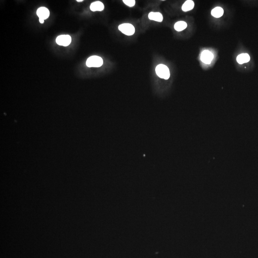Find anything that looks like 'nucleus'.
Here are the masks:
<instances>
[{
	"instance_id": "obj_1",
	"label": "nucleus",
	"mask_w": 258,
	"mask_h": 258,
	"mask_svg": "<svg viewBox=\"0 0 258 258\" xmlns=\"http://www.w3.org/2000/svg\"><path fill=\"white\" fill-rule=\"evenodd\" d=\"M155 72L159 78L165 79H168L170 76L169 69L166 65L160 64L156 67Z\"/></svg>"
},
{
	"instance_id": "obj_2",
	"label": "nucleus",
	"mask_w": 258,
	"mask_h": 258,
	"mask_svg": "<svg viewBox=\"0 0 258 258\" xmlns=\"http://www.w3.org/2000/svg\"><path fill=\"white\" fill-rule=\"evenodd\" d=\"M103 64L102 58L97 55H93L87 59L86 65L89 67H99Z\"/></svg>"
},
{
	"instance_id": "obj_3",
	"label": "nucleus",
	"mask_w": 258,
	"mask_h": 258,
	"mask_svg": "<svg viewBox=\"0 0 258 258\" xmlns=\"http://www.w3.org/2000/svg\"><path fill=\"white\" fill-rule=\"evenodd\" d=\"M119 30L123 34L127 35H132L135 34V28L133 25L130 24H123L119 25Z\"/></svg>"
},
{
	"instance_id": "obj_4",
	"label": "nucleus",
	"mask_w": 258,
	"mask_h": 258,
	"mask_svg": "<svg viewBox=\"0 0 258 258\" xmlns=\"http://www.w3.org/2000/svg\"><path fill=\"white\" fill-rule=\"evenodd\" d=\"M56 42L58 45L67 47L71 43V36L69 35H61L57 37Z\"/></svg>"
},
{
	"instance_id": "obj_5",
	"label": "nucleus",
	"mask_w": 258,
	"mask_h": 258,
	"mask_svg": "<svg viewBox=\"0 0 258 258\" xmlns=\"http://www.w3.org/2000/svg\"><path fill=\"white\" fill-rule=\"evenodd\" d=\"M214 58V55L209 51L205 50L202 53L201 60L206 64H210Z\"/></svg>"
},
{
	"instance_id": "obj_6",
	"label": "nucleus",
	"mask_w": 258,
	"mask_h": 258,
	"mask_svg": "<svg viewBox=\"0 0 258 258\" xmlns=\"http://www.w3.org/2000/svg\"><path fill=\"white\" fill-rule=\"evenodd\" d=\"M36 14L39 18L42 19L46 20L48 18L50 15L49 11L48 9L44 7L39 8L36 11Z\"/></svg>"
},
{
	"instance_id": "obj_7",
	"label": "nucleus",
	"mask_w": 258,
	"mask_h": 258,
	"mask_svg": "<svg viewBox=\"0 0 258 258\" xmlns=\"http://www.w3.org/2000/svg\"><path fill=\"white\" fill-rule=\"evenodd\" d=\"M104 8L103 3L101 1H97L93 2L90 6V10L93 12L102 11Z\"/></svg>"
},
{
	"instance_id": "obj_8",
	"label": "nucleus",
	"mask_w": 258,
	"mask_h": 258,
	"mask_svg": "<svg viewBox=\"0 0 258 258\" xmlns=\"http://www.w3.org/2000/svg\"><path fill=\"white\" fill-rule=\"evenodd\" d=\"M148 18L151 20L155 21L156 22H162L163 16L160 13L151 12L148 15Z\"/></svg>"
},
{
	"instance_id": "obj_9",
	"label": "nucleus",
	"mask_w": 258,
	"mask_h": 258,
	"mask_svg": "<svg viewBox=\"0 0 258 258\" xmlns=\"http://www.w3.org/2000/svg\"><path fill=\"white\" fill-rule=\"evenodd\" d=\"M250 60V55L248 54H241L237 58V61L238 63L242 64L244 63L248 62Z\"/></svg>"
},
{
	"instance_id": "obj_10",
	"label": "nucleus",
	"mask_w": 258,
	"mask_h": 258,
	"mask_svg": "<svg viewBox=\"0 0 258 258\" xmlns=\"http://www.w3.org/2000/svg\"><path fill=\"white\" fill-rule=\"evenodd\" d=\"M194 3L193 1L188 0L184 3V4L183 5L182 9L183 11H184V12H187V11L192 10L194 7Z\"/></svg>"
},
{
	"instance_id": "obj_11",
	"label": "nucleus",
	"mask_w": 258,
	"mask_h": 258,
	"mask_svg": "<svg viewBox=\"0 0 258 258\" xmlns=\"http://www.w3.org/2000/svg\"><path fill=\"white\" fill-rule=\"evenodd\" d=\"M224 13V10L220 7H217L213 9L211 11V15L213 16L216 18H220L221 17Z\"/></svg>"
},
{
	"instance_id": "obj_12",
	"label": "nucleus",
	"mask_w": 258,
	"mask_h": 258,
	"mask_svg": "<svg viewBox=\"0 0 258 258\" xmlns=\"http://www.w3.org/2000/svg\"><path fill=\"white\" fill-rule=\"evenodd\" d=\"M187 27V24L184 21H179L175 23L174 25V29L176 31L178 32L182 31L183 30H185Z\"/></svg>"
},
{
	"instance_id": "obj_13",
	"label": "nucleus",
	"mask_w": 258,
	"mask_h": 258,
	"mask_svg": "<svg viewBox=\"0 0 258 258\" xmlns=\"http://www.w3.org/2000/svg\"><path fill=\"white\" fill-rule=\"evenodd\" d=\"M123 3L129 7H133L135 4V0H123Z\"/></svg>"
},
{
	"instance_id": "obj_14",
	"label": "nucleus",
	"mask_w": 258,
	"mask_h": 258,
	"mask_svg": "<svg viewBox=\"0 0 258 258\" xmlns=\"http://www.w3.org/2000/svg\"><path fill=\"white\" fill-rule=\"evenodd\" d=\"M39 22L41 24H43L44 23V20L42 19L41 18H39Z\"/></svg>"
},
{
	"instance_id": "obj_15",
	"label": "nucleus",
	"mask_w": 258,
	"mask_h": 258,
	"mask_svg": "<svg viewBox=\"0 0 258 258\" xmlns=\"http://www.w3.org/2000/svg\"><path fill=\"white\" fill-rule=\"evenodd\" d=\"M83 1V0H77V1H78V2H81V1Z\"/></svg>"
}]
</instances>
